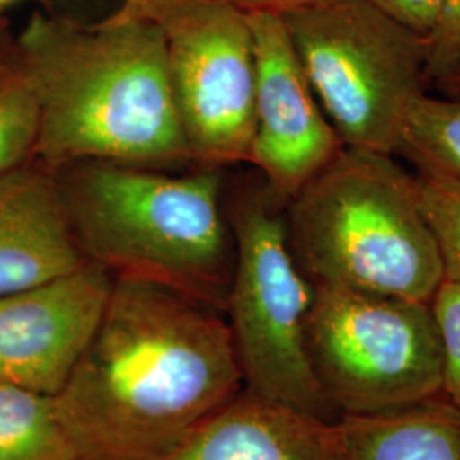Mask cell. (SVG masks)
<instances>
[{"mask_svg": "<svg viewBox=\"0 0 460 460\" xmlns=\"http://www.w3.org/2000/svg\"><path fill=\"white\" fill-rule=\"evenodd\" d=\"M243 389L224 314L115 279L91 343L53 399L87 460H161Z\"/></svg>", "mask_w": 460, "mask_h": 460, "instance_id": "cell-1", "label": "cell"}, {"mask_svg": "<svg viewBox=\"0 0 460 460\" xmlns=\"http://www.w3.org/2000/svg\"><path fill=\"white\" fill-rule=\"evenodd\" d=\"M17 2H19V0H0V14H4V11H5L7 7L14 5Z\"/></svg>", "mask_w": 460, "mask_h": 460, "instance_id": "cell-24", "label": "cell"}, {"mask_svg": "<svg viewBox=\"0 0 460 460\" xmlns=\"http://www.w3.org/2000/svg\"><path fill=\"white\" fill-rule=\"evenodd\" d=\"M287 201L260 184L227 207L235 244L224 317L244 391L324 421H340L314 374L307 319L314 285L296 263L287 230Z\"/></svg>", "mask_w": 460, "mask_h": 460, "instance_id": "cell-5", "label": "cell"}, {"mask_svg": "<svg viewBox=\"0 0 460 460\" xmlns=\"http://www.w3.org/2000/svg\"><path fill=\"white\" fill-rule=\"evenodd\" d=\"M19 70L17 33L13 31L9 21L0 14V87Z\"/></svg>", "mask_w": 460, "mask_h": 460, "instance_id": "cell-21", "label": "cell"}, {"mask_svg": "<svg viewBox=\"0 0 460 460\" xmlns=\"http://www.w3.org/2000/svg\"><path fill=\"white\" fill-rule=\"evenodd\" d=\"M285 217L313 285L429 304L445 279L416 176L391 154L343 148L287 201Z\"/></svg>", "mask_w": 460, "mask_h": 460, "instance_id": "cell-4", "label": "cell"}, {"mask_svg": "<svg viewBox=\"0 0 460 460\" xmlns=\"http://www.w3.org/2000/svg\"><path fill=\"white\" fill-rule=\"evenodd\" d=\"M226 4L234 9H239L243 13H277L285 14L288 11H294L296 7H302L305 4H311L314 0H210Z\"/></svg>", "mask_w": 460, "mask_h": 460, "instance_id": "cell-22", "label": "cell"}, {"mask_svg": "<svg viewBox=\"0 0 460 460\" xmlns=\"http://www.w3.org/2000/svg\"><path fill=\"white\" fill-rule=\"evenodd\" d=\"M340 421L241 391L161 460H340Z\"/></svg>", "mask_w": 460, "mask_h": 460, "instance_id": "cell-12", "label": "cell"}, {"mask_svg": "<svg viewBox=\"0 0 460 460\" xmlns=\"http://www.w3.org/2000/svg\"><path fill=\"white\" fill-rule=\"evenodd\" d=\"M421 36H429L440 16L442 0H365Z\"/></svg>", "mask_w": 460, "mask_h": 460, "instance_id": "cell-20", "label": "cell"}, {"mask_svg": "<svg viewBox=\"0 0 460 460\" xmlns=\"http://www.w3.org/2000/svg\"><path fill=\"white\" fill-rule=\"evenodd\" d=\"M307 348L317 382L341 418L442 395V346L427 302L314 285Z\"/></svg>", "mask_w": 460, "mask_h": 460, "instance_id": "cell-7", "label": "cell"}, {"mask_svg": "<svg viewBox=\"0 0 460 460\" xmlns=\"http://www.w3.org/2000/svg\"><path fill=\"white\" fill-rule=\"evenodd\" d=\"M438 87H442L445 91V94L448 98H459L460 99V62L457 66L452 70V74L438 84Z\"/></svg>", "mask_w": 460, "mask_h": 460, "instance_id": "cell-23", "label": "cell"}, {"mask_svg": "<svg viewBox=\"0 0 460 460\" xmlns=\"http://www.w3.org/2000/svg\"><path fill=\"white\" fill-rule=\"evenodd\" d=\"M17 53L40 108L38 163L51 171L191 163L163 34L128 4L93 24L34 13L17 33Z\"/></svg>", "mask_w": 460, "mask_h": 460, "instance_id": "cell-2", "label": "cell"}, {"mask_svg": "<svg viewBox=\"0 0 460 460\" xmlns=\"http://www.w3.org/2000/svg\"><path fill=\"white\" fill-rule=\"evenodd\" d=\"M397 154L416 171H431L460 182V99L431 98L427 93L414 99Z\"/></svg>", "mask_w": 460, "mask_h": 460, "instance_id": "cell-15", "label": "cell"}, {"mask_svg": "<svg viewBox=\"0 0 460 460\" xmlns=\"http://www.w3.org/2000/svg\"><path fill=\"white\" fill-rule=\"evenodd\" d=\"M222 171L79 163L55 172L89 263L113 279L154 283L224 314L235 244Z\"/></svg>", "mask_w": 460, "mask_h": 460, "instance_id": "cell-3", "label": "cell"}, {"mask_svg": "<svg viewBox=\"0 0 460 460\" xmlns=\"http://www.w3.org/2000/svg\"><path fill=\"white\" fill-rule=\"evenodd\" d=\"M89 263L74 237L57 172L33 161L0 178V296Z\"/></svg>", "mask_w": 460, "mask_h": 460, "instance_id": "cell-11", "label": "cell"}, {"mask_svg": "<svg viewBox=\"0 0 460 460\" xmlns=\"http://www.w3.org/2000/svg\"><path fill=\"white\" fill-rule=\"evenodd\" d=\"M115 279L98 264L0 296V385L57 395L91 343Z\"/></svg>", "mask_w": 460, "mask_h": 460, "instance_id": "cell-10", "label": "cell"}, {"mask_svg": "<svg viewBox=\"0 0 460 460\" xmlns=\"http://www.w3.org/2000/svg\"><path fill=\"white\" fill-rule=\"evenodd\" d=\"M340 460H460V412L444 397L340 420Z\"/></svg>", "mask_w": 460, "mask_h": 460, "instance_id": "cell-13", "label": "cell"}, {"mask_svg": "<svg viewBox=\"0 0 460 460\" xmlns=\"http://www.w3.org/2000/svg\"><path fill=\"white\" fill-rule=\"evenodd\" d=\"M254 40V137L247 164L288 201L345 148L300 66L281 14L249 13Z\"/></svg>", "mask_w": 460, "mask_h": 460, "instance_id": "cell-9", "label": "cell"}, {"mask_svg": "<svg viewBox=\"0 0 460 460\" xmlns=\"http://www.w3.org/2000/svg\"><path fill=\"white\" fill-rule=\"evenodd\" d=\"M0 460H87L53 395L0 385Z\"/></svg>", "mask_w": 460, "mask_h": 460, "instance_id": "cell-14", "label": "cell"}, {"mask_svg": "<svg viewBox=\"0 0 460 460\" xmlns=\"http://www.w3.org/2000/svg\"><path fill=\"white\" fill-rule=\"evenodd\" d=\"M414 176L438 244L445 279L460 281V182L431 171H416Z\"/></svg>", "mask_w": 460, "mask_h": 460, "instance_id": "cell-17", "label": "cell"}, {"mask_svg": "<svg viewBox=\"0 0 460 460\" xmlns=\"http://www.w3.org/2000/svg\"><path fill=\"white\" fill-rule=\"evenodd\" d=\"M459 62L460 0H442L437 26L428 36V83H442Z\"/></svg>", "mask_w": 460, "mask_h": 460, "instance_id": "cell-19", "label": "cell"}, {"mask_svg": "<svg viewBox=\"0 0 460 460\" xmlns=\"http://www.w3.org/2000/svg\"><path fill=\"white\" fill-rule=\"evenodd\" d=\"M163 34L169 83L191 163L249 159L256 58L246 13L210 0H123Z\"/></svg>", "mask_w": 460, "mask_h": 460, "instance_id": "cell-8", "label": "cell"}, {"mask_svg": "<svg viewBox=\"0 0 460 460\" xmlns=\"http://www.w3.org/2000/svg\"><path fill=\"white\" fill-rule=\"evenodd\" d=\"M281 17L343 146L397 154L408 110L427 87V36L365 0H314Z\"/></svg>", "mask_w": 460, "mask_h": 460, "instance_id": "cell-6", "label": "cell"}, {"mask_svg": "<svg viewBox=\"0 0 460 460\" xmlns=\"http://www.w3.org/2000/svg\"><path fill=\"white\" fill-rule=\"evenodd\" d=\"M429 305L442 346V397L460 412V281L444 279Z\"/></svg>", "mask_w": 460, "mask_h": 460, "instance_id": "cell-18", "label": "cell"}, {"mask_svg": "<svg viewBox=\"0 0 460 460\" xmlns=\"http://www.w3.org/2000/svg\"><path fill=\"white\" fill-rule=\"evenodd\" d=\"M40 108L21 66L0 87V178L36 161Z\"/></svg>", "mask_w": 460, "mask_h": 460, "instance_id": "cell-16", "label": "cell"}]
</instances>
